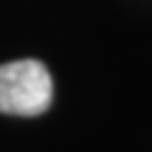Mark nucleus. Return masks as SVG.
I'll use <instances>...</instances> for the list:
<instances>
[{
  "label": "nucleus",
  "mask_w": 152,
  "mask_h": 152,
  "mask_svg": "<svg viewBox=\"0 0 152 152\" xmlns=\"http://www.w3.org/2000/svg\"><path fill=\"white\" fill-rule=\"evenodd\" d=\"M53 80L41 61H12L0 65V113L34 118L48 111Z\"/></svg>",
  "instance_id": "nucleus-1"
}]
</instances>
